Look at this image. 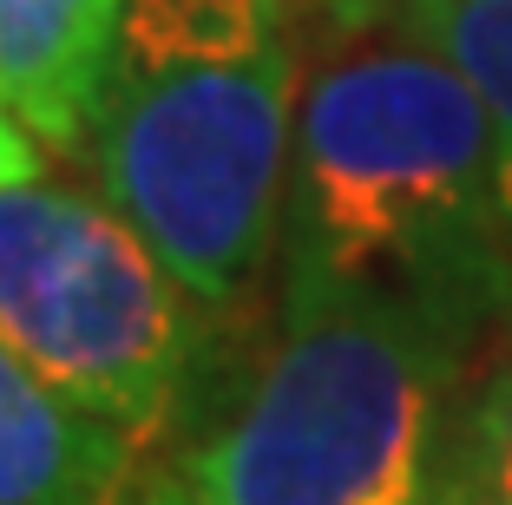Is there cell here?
Masks as SVG:
<instances>
[{"instance_id": "cell-1", "label": "cell", "mask_w": 512, "mask_h": 505, "mask_svg": "<svg viewBox=\"0 0 512 505\" xmlns=\"http://www.w3.org/2000/svg\"><path fill=\"white\" fill-rule=\"evenodd\" d=\"M289 145L283 289L388 296L460 348L512 328L493 119L401 0L316 7Z\"/></svg>"}, {"instance_id": "cell-2", "label": "cell", "mask_w": 512, "mask_h": 505, "mask_svg": "<svg viewBox=\"0 0 512 505\" xmlns=\"http://www.w3.org/2000/svg\"><path fill=\"white\" fill-rule=\"evenodd\" d=\"M302 53L289 0H125L92 92V191L230 309L283 243Z\"/></svg>"}, {"instance_id": "cell-3", "label": "cell", "mask_w": 512, "mask_h": 505, "mask_svg": "<svg viewBox=\"0 0 512 505\" xmlns=\"http://www.w3.org/2000/svg\"><path fill=\"white\" fill-rule=\"evenodd\" d=\"M467 355L388 296L283 289L270 355L171 505H480Z\"/></svg>"}, {"instance_id": "cell-4", "label": "cell", "mask_w": 512, "mask_h": 505, "mask_svg": "<svg viewBox=\"0 0 512 505\" xmlns=\"http://www.w3.org/2000/svg\"><path fill=\"white\" fill-rule=\"evenodd\" d=\"M204 302L99 191L27 178L0 191V342L79 414L132 446L184 401Z\"/></svg>"}, {"instance_id": "cell-5", "label": "cell", "mask_w": 512, "mask_h": 505, "mask_svg": "<svg viewBox=\"0 0 512 505\" xmlns=\"http://www.w3.org/2000/svg\"><path fill=\"white\" fill-rule=\"evenodd\" d=\"M119 14L125 0H0V105L40 138L46 158L86 151Z\"/></svg>"}, {"instance_id": "cell-6", "label": "cell", "mask_w": 512, "mask_h": 505, "mask_svg": "<svg viewBox=\"0 0 512 505\" xmlns=\"http://www.w3.org/2000/svg\"><path fill=\"white\" fill-rule=\"evenodd\" d=\"M132 453L0 342V505H125Z\"/></svg>"}, {"instance_id": "cell-7", "label": "cell", "mask_w": 512, "mask_h": 505, "mask_svg": "<svg viewBox=\"0 0 512 505\" xmlns=\"http://www.w3.org/2000/svg\"><path fill=\"white\" fill-rule=\"evenodd\" d=\"M401 7L480 92L499 151V197L512 223V0H401Z\"/></svg>"}, {"instance_id": "cell-8", "label": "cell", "mask_w": 512, "mask_h": 505, "mask_svg": "<svg viewBox=\"0 0 512 505\" xmlns=\"http://www.w3.org/2000/svg\"><path fill=\"white\" fill-rule=\"evenodd\" d=\"M473 492L480 505H512V368L473 401Z\"/></svg>"}, {"instance_id": "cell-9", "label": "cell", "mask_w": 512, "mask_h": 505, "mask_svg": "<svg viewBox=\"0 0 512 505\" xmlns=\"http://www.w3.org/2000/svg\"><path fill=\"white\" fill-rule=\"evenodd\" d=\"M27 178H46V145L0 105V191L7 184H27Z\"/></svg>"}, {"instance_id": "cell-10", "label": "cell", "mask_w": 512, "mask_h": 505, "mask_svg": "<svg viewBox=\"0 0 512 505\" xmlns=\"http://www.w3.org/2000/svg\"><path fill=\"white\" fill-rule=\"evenodd\" d=\"M316 7H362V0H316Z\"/></svg>"}, {"instance_id": "cell-11", "label": "cell", "mask_w": 512, "mask_h": 505, "mask_svg": "<svg viewBox=\"0 0 512 505\" xmlns=\"http://www.w3.org/2000/svg\"><path fill=\"white\" fill-rule=\"evenodd\" d=\"M151 505H171V499H151Z\"/></svg>"}]
</instances>
